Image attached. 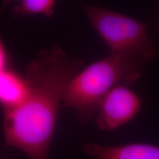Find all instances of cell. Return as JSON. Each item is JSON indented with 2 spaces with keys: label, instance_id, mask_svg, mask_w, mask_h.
I'll return each mask as SVG.
<instances>
[{
  "label": "cell",
  "instance_id": "obj_1",
  "mask_svg": "<svg viewBox=\"0 0 159 159\" xmlns=\"http://www.w3.org/2000/svg\"><path fill=\"white\" fill-rule=\"evenodd\" d=\"M83 63L68 55L59 43L38 52L26 69L27 97L16 108L4 111L6 145L22 151L30 159H49L66 89Z\"/></svg>",
  "mask_w": 159,
  "mask_h": 159
},
{
  "label": "cell",
  "instance_id": "obj_2",
  "mask_svg": "<svg viewBox=\"0 0 159 159\" xmlns=\"http://www.w3.org/2000/svg\"><path fill=\"white\" fill-rule=\"evenodd\" d=\"M148 61L134 53L110 52L81 69L70 81L63 102L75 111L81 125L96 117L104 97L119 85H129L142 76Z\"/></svg>",
  "mask_w": 159,
  "mask_h": 159
},
{
  "label": "cell",
  "instance_id": "obj_3",
  "mask_svg": "<svg viewBox=\"0 0 159 159\" xmlns=\"http://www.w3.org/2000/svg\"><path fill=\"white\" fill-rule=\"evenodd\" d=\"M80 6L110 52L134 53L146 61L156 55L148 27L118 12L80 2Z\"/></svg>",
  "mask_w": 159,
  "mask_h": 159
},
{
  "label": "cell",
  "instance_id": "obj_4",
  "mask_svg": "<svg viewBox=\"0 0 159 159\" xmlns=\"http://www.w3.org/2000/svg\"><path fill=\"white\" fill-rule=\"evenodd\" d=\"M142 100L128 85H119L104 97L96 116V124L103 131L116 130L139 114Z\"/></svg>",
  "mask_w": 159,
  "mask_h": 159
},
{
  "label": "cell",
  "instance_id": "obj_5",
  "mask_svg": "<svg viewBox=\"0 0 159 159\" xmlns=\"http://www.w3.org/2000/svg\"><path fill=\"white\" fill-rule=\"evenodd\" d=\"M84 153L97 159H159V147L144 143L103 146L97 143L81 145Z\"/></svg>",
  "mask_w": 159,
  "mask_h": 159
},
{
  "label": "cell",
  "instance_id": "obj_6",
  "mask_svg": "<svg viewBox=\"0 0 159 159\" xmlns=\"http://www.w3.org/2000/svg\"><path fill=\"white\" fill-rule=\"evenodd\" d=\"M28 94V85L21 77L10 68L0 70V102L4 111L21 104Z\"/></svg>",
  "mask_w": 159,
  "mask_h": 159
},
{
  "label": "cell",
  "instance_id": "obj_7",
  "mask_svg": "<svg viewBox=\"0 0 159 159\" xmlns=\"http://www.w3.org/2000/svg\"><path fill=\"white\" fill-rule=\"evenodd\" d=\"M19 4L13 8L14 16L42 14L50 17L54 13L56 0H16Z\"/></svg>",
  "mask_w": 159,
  "mask_h": 159
},
{
  "label": "cell",
  "instance_id": "obj_8",
  "mask_svg": "<svg viewBox=\"0 0 159 159\" xmlns=\"http://www.w3.org/2000/svg\"><path fill=\"white\" fill-rule=\"evenodd\" d=\"M8 55H7V50L5 49V46L1 42L0 45V70H3L7 68L8 63Z\"/></svg>",
  "mask_w": 159,
  "mask_h": 159
},
{
  "label": "cell",
  "instance_id": "obj_9",
  "mask_svg": "<svg viewBox=\"0 0 159 159\" xmlns=\"http://www.w3.org/2000/svg\"><path fill=\"white\" fill-rule=\"evenodd\" d=\"M14 1H16V0H1L2 2V11H3L4 10H5V8L6 7H7V5H9V4H11Z\"/></svg>",
  "mask_w": 159,
  "mask_h": 159
},
{
  "label": "cell",
  "instance_id": "obj_10",
  "mask_svg": "<svg viewBox=\"0 0 159 159\" xmlns=\"http://www.w3.org/2000/svg\"><path fill=\"white\" fill-rule=\"evenodd\" d=\"M157 6H158V12H159V2H157ZM157 29H158V31L159 33V21H158V26H157Z\"/></svg>",
  "mask_w": 159,
  "mask_h": 159
}]
</instances>
